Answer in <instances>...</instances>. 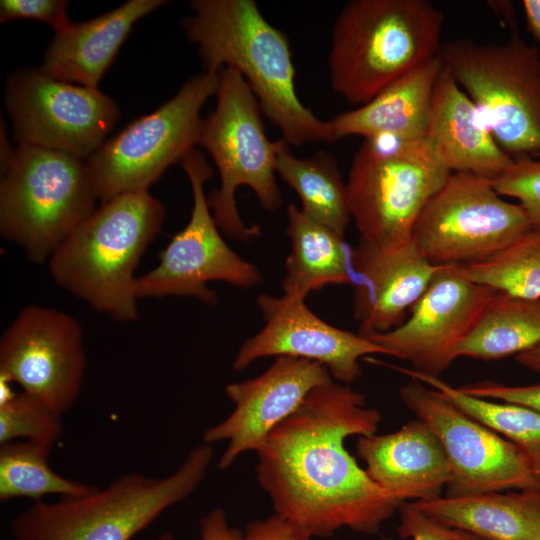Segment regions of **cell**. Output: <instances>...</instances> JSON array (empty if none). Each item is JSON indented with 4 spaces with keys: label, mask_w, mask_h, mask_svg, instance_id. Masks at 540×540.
<instances>
[{
    "label": "cell",
    "mask_w": 540,
    "mask_h": 540,
    "mask_svg": "<svg viewBox=\"0 0 540 540\" xmlns=\"http://www.w3.org/2000/svg\"><path fill=\"white\" fill-rule=\"evenodd\" d=\"M380 421L349 385L332 380L311 390L256 452L257 480L275 514L310 537L343 527L377 533L405 502L377 485L344 442L374 434Z\"/></svg>",
    "instance_id": "1"
},
{
    "label": "cell",
    "mask_w": 540,
    "mask_h": 540,
    "mask_svg": "<svg viewBox=\"0 0 540 540\" xmlns=\"http://www.w3.org/2000/svg\"><path fill=\"white\" fill-rule=\"evenodd\" d=\"M190 7L194 15L183 27L205 71L228 67L239 72L288 144L335 141L329 121L319 119L297 95L287 36L254 0H193Z\"/></svg>",
    "instance_id": "2"
},
{
    "label": "cell",
    "mask_w": 540,
    "mask_h": 540,
    "mask_svg": "<svg viewBox=\"0 0 540 540\" xmlns=\"http://www.w3.org/2000/svg\"><path fill=\"white\" fill-rule=\"evenodd\" d=\"M164 217V206L148 191L102 202L50 255L52 279L98 312L137 320L135 271Z\"/></svg>",
    "instance_id": "3"
},
{
    "label": "cell",
    "mask_w": 540,
    "mask_h": 540,
    "mask_svg": "<svg viewBox=\"0 0 540 540\" xmlns=\"http://www.w3.org/2000/svg\"><path fill=\"white\" fill-rule=\"evenodd\" d=\"M444 17L427 0H351L333 25L328 58L333 90L364 105L438 55Z\"/></svg>",
    "instance_id": "4"
},
{
    "label": "cell",
    "mask_w": 540,
    "mask_h": 540,
    "mask_svg": "<svg viewBox=\"0 0 540 540\" xmlns=\"http://www.w3.org/2000/svg\"><path fill=\"white\" fill-rule=\"evenodd\" d=\"M213 458L211 444L194 447L169 476L131 472L88 495L42 500L15 516L14 540H130L202 482Z\"/></svg>",
    "instance_id": "5"
},
{
    "label": "cell",
    "mask_w": 540,
    "mask_h": 540,
    "mask_svg": "<svg viewBox=\"0 0 540 540\" xmlns=\"http://www.w3.org/2000/svg\"><path fill=\"white\" fill-rule=\"evenodd\" d=\"M0 232L27 258L42 263L96 209L86 160L19 145L1 168Z\"/></svg>",
    "instance_id": "6"
},
{
    "label": "cell",
    "mask_w": 540,
    "mask_h": 540,
    "mask_svg": "<svg viewBox=\"0 0 540 540\" xmlns=\"http://www.w3.org/2000/svg\"><path fill=\"white\" fill-rule=\"evenodd\" d=\"M215 96L216 107L203 120L198 143L210 154L220 175V186L211 192L208 203L226 236L248 241L259 236L260 230L244 224L235 192L239 186H247L264 209H278L282 194L275 177L276 160L288 143L267 137L260 105L236 70L224 67L219 71Z\"/></svg>",
    "instance_id": "7"
},
{
    "label": "cell",
    "mask_w": 540,
    "mask_h": 540,
    "mask_svg": "<svg viewBox=\"0 0 540 540\" xmlns=\"http://www.w3.org/2000/svg\"><path fill=\"white\" fill-rule=\"evenodd\" d=\"M451 173L426 137L365 139L346 183L359 240L383 249L409 241L421 211Z\"/></svg>",
    "instance_id": "8"
},
{
    "label": "cell",
    "mask_w": 540,
    "mask_h": 540,
    "mask_svg": "<svg viewBox=\"0 0 540 540\" xmlns=\"http://www.w3.org/2000/svg\"><path fill=\"white\" fill-rule=\"evenodd\" d=\"M443 67L513 159L540 157V52L517 35L501 43H442Z\"/></svg>",
    "instance_id": "9"
},
{
    "label": "cell",
    "mask_w": 540,
    "mask_h": 540,
    "mask_svg": "<svg viewBox=\"0 0 540 540\" xmlns=\"http://www.w3.org/2000/svg\"><path fill=\"white\" fill-rule=\"evenodd\" d=\"M219 72L193 76L154 112L106 140L87 160L98 200L148 191L172 164H180L199 143L202 106L216 94Z\"/></svg>",
    "instance_id": "10"
},
{
    "label": "cell",
    "mask_w": 540,
    "mask_h": 540,
    "mask_svg": "<svg viewBox=\"0 0 540 540\" xmlns=\"http://www.w3.org/2000/svg\"><path fill=\"white\" fill-rule=\"evenodd\" d=\"M532 228L520 204L504 200L491 180L452 172L421 211L412 239L435 265L480 263Z\"/></svg>",
    "instance_id": "11"
},
{
    "label": "cell",
    "mask_w": 540,
    "mask_h": 540,
    "mask_svg": "<svg viewBox=\"0 0 540 540\" xmlns=\"http://www.w3.org/2000/svg\"><path fill=\"white\" fill-rule=\"evenodd\" d=\"M180 164L193 193L190 219L160 252L157 266L137 278L136 293L138 299L187 296L213 306L217 296L207 287L209 282L252 288L263 277L255 265L227 245L219 232L204 191L213 172L203 153L193 149Z\"/></svg>",
    "instance_id": "12"
},
{
    "label": "cell",
    "mask_w": 540,
    "mask_h": 540,
    "mask_svg": "<svg viewBox=\"0 0 540 540\" xmlns=\"http://www.w3.org/2000/svg\"><path fill=\"white\" fill-rule=\"evenodd\" d=\"M399 395L441 442L451 472L446 497L540 489V479L515 444L467 415L440 391L411 379Z\"/></svg>",
    "instance_id": "13"
},
{
    "label": "cell",
    "mask_w": 540,
    "mask_h": 540,
    "mask_svg": "<svg viewBox=\"0 0 540 540\" xmlns=\"http://www.w3.org/2000/svg\"><path fill=\"white\" fill-rule=\"evenodd\" d=\"M5 104L19 145L84 160L106 141L120 115L115 101L98 88L58 80L40 69L12 74Z\"/></svg>",
    "instance_id": "14"
},
{
    "label": "cell",
    "mask_w": 540,
    "mask_h": 540,
    "mask_svg": "<svg viewBox=\"0 0 540 540\" xmlns=\"http://www.w3.org/2000/svg\"><path fill=\"white\" fill-rule=\"evenodd\" d=\"M85 369L82 328L63 311L29 305L0 339V377L59 415L78 398Z\"/></svg>",
    "instance_id": "15"
},
{
    "label": "cell",
    "mask_w": 540,
    "mask_h": 540,
    "mask_svg": "<svg viewBox=\"0 0 540 540\" xmlns=\"http://www.w3.org/2000/svg\"><path fill=\"white\" fill-rule=\"evenodd\" d=\"M496 291L469 280L460 266L445 265L410 309L400 326L366 338L415 372L439 377L458 358L461 341L476 324Z\"/></svg>",
    "instance_id": "16"
},
{
    "label": "cell",
    "mask_w": 540,
    "mask_h": 540,
    "mask_svg": "<svg viewBox=\"0 0 540 540\" xmlns=\"http://www.w3.org/2000/svg\"><path fill=\"white\" fill-rule=\"evenodd\" d=\"M305 298L262 294L257 305L265 324L240 346L233 360L235 371L268 356H292L325 366L332 379L349 385L362 374L359 360L388 351L370 339L323 321L306 305Z\"/></svg>",
    "instance_id": "17"
},
{
    "label": "cell",
    "mask_w": 540,
    "mask_h": 540,
    "mask_svg": "<svg viewBox=\"0 0 540 540\" xmlns=\"http://www.w3.org/2000/svg\"><path fill=\"white\" fill-rule=\"evenodd\" d=\"M332 380L319 362L278 356L257 377L228 384L225 393L234 410L203 432L204 443L227 442L218 468L225 470L242 453L261 449L271 431L298 409L311 390Z\"/></svg>",
    "instance_id": "18"
},
{
    "label": "cell",
    "mask_w": 540,
    "mask_h": 540,
    "mask_svg": "<svg viewBox=\"0 0 540 540\" xmlns=\"http://www.w3.org/2000/svg\"><path fill=\"white\" fill-rule=\"evenodd\" d=\"M443 266L431 263L412 238L386 249L359 240L352 248L353 313L359 334L366 337L400 326Z\"/></svg>",
    "instance_id": "19"
},
{
    "label": "cell",
    "mask_w": 540,
    "mask_h": 540,
    "mask_svg": "<svg viewBox=\"0 0 540 540\" xmlns=\"http://www.w3.org/2000/svg\"><path fill=\"white\" fill-rule=\"evenodd\" d=\"M356 451L368 476L403 502L439 498L451 478L441 442L419 418L393 433L359 436Z\"/></svg>",
    "instance_id": "20"
},
{
    "label": "cell",
    "mask_w": 540,
    "mask_h": 540,
    "mask_svg": "<svg viewBox=\"0 0 540 540\" xmlns=\"http://www.w3.org/2000/svg\"><path fill=\"white\" fill-rule=\"evenodd\" d=\"M426 139L451 172L493 180L513 162L495 141L475 104L444 67L434 86Z\"/></svg>",
    "instance_id": "21"
},
{
    "label": "cell",
    "mask_w": 540,
    "mask_h": 540,
    "mask_svg": "<svg viewBox=\"0 0 540 540\" xmlns=\"http://www.w3.org/2000/svg\"><path fill=\"white\" fill-rule=\"evenodd\" d=\"M163 4L129 0L96 18L70 21L55 32L39 69L58 80L98 88L133 24Z\"/></svg>",
    "instance_id": "22"
},
{
    "label": "cell",
    "mask_w": 540,
    "mask_h": 540,
    "mask_svg": "<svg viewBox=\"0 0 540 540\" xmlns=\"http://www.w3.org/2000/svg\"><path fill=\"white\" fill-rule=\"evenodd\" d=\"M442 68L437 55L398 78L366 104L335 116L329 121L335 141L348 136L425 138L434 86Z\"/></svg>",
    "instance_id": "23"
},
{
    "label": "cell",
    "mask_w": 540,
    "mask_h": 540,
    "mask_svg": "<svg viewBox=\"0 0 540 540\" xmlns=\"http://www.w3.org/2000/svg\"><path fill=\"white\" fill-rule=\"evenodd\" d=\"M413 503L435 520L484 540H540V489Z\"/></svg>",
    "instance_id": "24"
},
{
    "label": "cell",
    "mask_w": 540,
    "mask_h": 540,
    "mask_svg": "<svg viewBox=\"0 0 540 540\" xmlns=\"http://www.w3.org/2000/svg\"><path fill=\"white\" fill-rule=\"evenodd\" d=\"M286 212L291 249L282 279L284 295L305 298L327 285L353 284L352 249L349 252L343 237L295 204H289Z\"/></svg>",
    "instance_id": "25"
},
{
    "label": "cell",
    "mask_w": 540,
    "mask_h": 540,
    "mask_svg": "<svg viewBox=\"0 0 540 540\" xmlns=\"http://www.w3.org/2000/svg\"><path fill=\"white\" fill-rule=\"evenodd\" d=\"M540 344V299L496 292L472 330L459 344L457 357L497 360Z\"/></svg>",
    "instance_id": "26"
},
{
    "label": "cell",
    "mask_w": 540,
    "mask_h": 540,
    "mask_svg": "<svg viewBox=\"0 0 540 540\" xmlns=\"http://www.w3.org/2000/svg\"><path fill=\"white\" fill-rule=\"evenodd\" d=\"M276 173L296 192L306 216L344 236L351 220L347 185L330 153L298 158L287 144L278 153Z\"/></svg>",
    "instance_id": "27"
},
{
    "label": "cell",
    "mask_w": 540,
    "mask_h": 540,
    "mask_svg": "<svg viewBox=\"0 0 540 540\" xmlns=\"http://www.w3.org/2000/svg\"><path fill=\"white\" fill-rule=\"evenodd\" d=\"M397 371L440 391L470 417L515 444L527 457L540 479V411L515 403H496L462 392L439 377L421 374L411 368Z\"/></svg>",
    "instance_id": "28"
},
{
    "label": "cell",
    "mask_w": 540,
    "mask_h": 540,
    "mask_svg": "<svg viewBox=\"0 0 540 540\" xmlns=\"http://www.w3.org/2000/svg\"><path fill=\"white\" fill-rule=\"evenodd\" d=\"M53 445L37 441H12L0 447V500L47 495L80 497L93 492L95 485L57 474L48 464Z\"/></svg>",
    "instance_id": "29"
},
{
    "label": "cell",
    "mask_w": 540,
    "mask_h": 540,
    "mask_svg": "<svg viewBox=\"0 0 540 540\" xmlns=\"http://www.w3.org/2000/svg\"><path fill=\"white\" fill-rule=\"evenodd\" d=\"M460 268L469 280L496 292L540 299V230L531 228L492 257Z\"/></svg>",
    "instance_id": "30"
},
{
    "label": "cell",
    "mask_w": 540,
    "mask_h": 540,
    "mask_svg": "<svg viewBox=\"0 0 540 540\" xmlns=\"http://www.w3.org/2000/svg\"><path fill=\"white\" fill-rule=\"evenodd\" d=\"M61 416L33 396L16 393L0 404V445L22 439L54 446L63 434Z\"/></svg>",
    "instance_id": "31"
},
{
    "label": "cell",
    "mask_w": 540,
    "mask_h": 540,
    "mask_svg": "<svg viewBox=\"0 0 540 540\" xmlns=\"http://www.w3.org/2000/svg\"><path fill=\"white\" fill-rule=\"evenodd\" d=\"M491 183L501 196L517 199L532 228L540 230V160H513Z\"/></svg>",
    "instance_id": "32"
},
{
    "label": "cell",
    "mask_w": 540,
    "mask_h": 540,
    "mask_svg": "<svg viewBox=\"0 0 540 540\" xmlns=\"http://www.w3.org/2000/svg\"><path fill=\"white\" fill-rule=\"evenodd\" d=\"M397 533L412 540H484L469 532L447 526L422 512L413 502L400 507Z\"/></svg>",
    "instance_id": "33"
},
{
    "label": "cell",
    "mask_w": 540,
    "mask_h": 540,
    "mask_svg": "<svg viewBox=\"0 0 540 540\" xmlns=\"http://www.w3.org/2000/svg\"><path fill=\"white\" fill-rule=\"evenodd\" d=\"M68 1L64 0H1L0 22L32 19L44 22L59 31L71 20L67 15Z\"/></svg>",
    "instance_id": "34"
},
{
    "label": "cell",
    "mask_w": 540,
    "mask_h": 540,
    "mask_svg": "<svg viewBox=\"0 0 540 540\" xmlns=\"http://www.w3.org/2000/svg\"><path fill=\"white\" fill-rule=\"evenodd\" d=\"M459 389L471 396L497 399L540 411V383L525 386H508L490 380L466 384Z\"/></svg>",
    "instance_id": "35"
},
{
    "label": "cell",
    "mask_w": 540,
    "mask_h": 540,
    "mask_svg": "<svg viewBox=\"0 0 540 540\" xmlns=\"http://www.w3.org/2000/svg\"><path fill=\"white\" fill-rule=\"evenodd\" d=\"M244 540H310L311 537L296 525L274 514L247 524Z\"/></svg>",
    "instance_id": "36"
},
{
    "label": "cell",
    "mask_w": 540,
    "mask_h": 540,
    "mask_svg": "<svg viewBox=\"0 0 540 540\" xmlns=\"http://www.w3.org/2000/svg\"><path fill=\"white\" fill-rule=\"evenodd\" d=\"M201 540H244V534L228 524L223 509L209 511L200 520Z\"/></svg>",
    "instance_id": "37"
},
{
    "label": "cell",
    "mask_w": 540,
    "mask_h": 540,
    "mask_svg": "<svg viewBox=\"0 0 540 540\" xmlns=\"http://www.w3.org/2000/svg\"><path fill=\"white\" fill-rule=\"evenodd\" d=\"M522 7L527 27L540 43V0H523Z\"/></svg>",
    "instance_id": "38"
},
{
    "label": "cell",
    "mask_w": 540,
    "mask_h": 540,
    "mask_svg": "<svg viewBox=\"0 0 540 540\" xmlns=\"http://www.w3.org/2000/svg\"><path fill=\"white\" fill-rule=\"evenodd\" d=\"M515 359L520 365L540 374V344L517 354Z\"/></svg>",
    "instance_id": "39"
},
{
    "label": "cell",
    "mask_w": 540,
    "mask_h": 540,
    "mask_svg": "<svg viewBox=\"0 0 540 540\" xmlns=\"http://www.w3.org/2000/svg\"><path fill=\"white\" fill-rule=\"evenodd\" d=\"M158 540H174L173 536L170 533H163L160 535Z\"/></svg>",
    "instance_id": "40"
}]
</instances>
